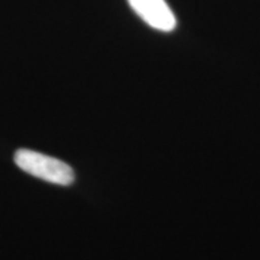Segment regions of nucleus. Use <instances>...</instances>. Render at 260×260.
Here are the masks:
<instances>
[{
	"label": "nucleus",
	"mask_w": 260,
	"mask_h": 260,
	"mask_svg": "<svg viewBox=\"0 0 260 260\" xmlns=\"http://www.w3.org/2000/svg\"><path fill=\"white\" fill-rule=\"evenodd\" d=\"M16 165L31 176L59 186H70L75 181L74 170L67 162L30 149H18Z\"/></svg>",
	"instance_id": "nucleus-1"
},
{
	"label": "nucleus",
	"mask_w": 260,
	"mask_h": 260,
	"mask_svg": "<svg viewBox=\"0 0 260 260\" xmlns=\"http://www.w3.org/2000/svg\"><path fill=\"white\" fill-rule=\"evenodd\" d=\"M128 4L145 23L155 30L170 32L176 28V16L165 0H128Z\"/></svg>",
	"instance_id": "nucleus-2"
}]
</instances>
